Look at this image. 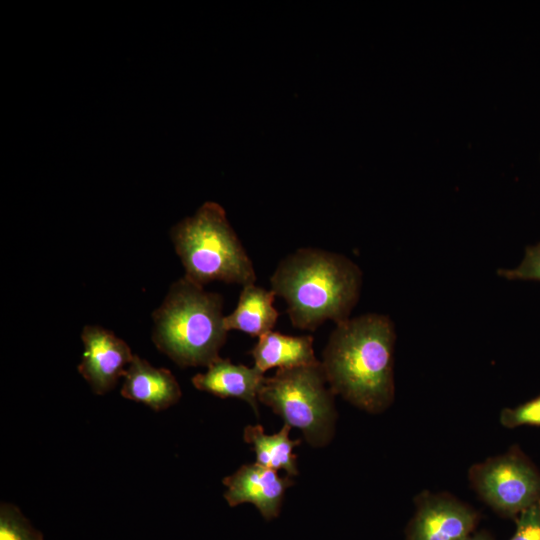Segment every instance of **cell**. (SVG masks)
Wrapping results in <instances>:
<instances>
[{
  "instance_id": "1",
  "label": "cell",
  "mask_w": 540,
  "mask_h": 540,
  "mask_svg": "<svg viewBox=\"0 0 540 540\" xmlns=\"http://www.w3.org/2000/svg\"><path fill=\"white\" fill-rule=\"evenodd\" d=\"M395 326L387 315L367 313L337 324L322 352V369L335 395L372 414L395 397Z\"/></svg>"
},
{
  "instance_id": "2",
  "label": "cell",
  "mask_w": 540,
  "mask_h": 540,
  "mask_svg": "<svg viewBox=\"0 0 540 540\" xmlns=\"http://www.w3.org/2000/svg\"><path fill=\"white\" fill-rule=\"evenodd\" d=\"M270 284L286 301L291 324L314 331L327 320L337 325L350 318L360 297L362 271L343 254L302 247L278 263Z\"/></svg>"
},
{
  "instance_id": "3",
  "label": "cell",
  "mask_w": 540,
  "mask_h": 540,
  "mask_svg": "<svg viewBox=\"0 0 540 540\" xmlns=\"http://www.w3.org/2000/svg\"><path fill=\"white\" fill-rule=\"evenodd\" d=\"M224 317L222 296L184 276L153 312L154 344L180 367H208L227 339Z\"/></svg>"
},
{
  "instance_id": "4",
  "label": "cell",
  "mask_w": 540,
  "mask_h": 540,
  "mask_svg": "<svg viewBox=\"0 0 540 540\" xmlns=\"http://www.w3.org/2000/svg\"><path fill=\"white\" fill-rule=\"evenodd\" d=\"M185 277L204 287L212 281L248 285L256 273L221 205L208 201L170 231Z\"/></svg>"
},
{
  "instance_id": "5",
  "label": "cell",
  "mask_w": 540,
  "mask_h": 540,
  "mask_svg": "<svg viewBox=\"0 0 540 540\" xmlns=\"http://www.w3.org/2000/svg\"><path fill=\"white\" fill-rule=\"evenodd\" d=\"M321 361L317 364L277 369L266 377L258 401L270 407L290 427L302 431L313 447L333 438L337 418L334 393L326 387Z\"/></svg>"
},
{
  "instance_id": "6",
  "label": "cell",
  "mask_w": 540,
  "mask_h": 540,
  "mask_svg": "<svg viewBox=\"0 0 540 540\" xmlns=\"http://www.w3.org/2000/svg\"><path fill=\"white\" fill-rule=\"evenodd\" d=\"M468 477L478 496L502 517L516 519L540 503V471L518 447L474 464Z\"/></svg>"
},
{
  "instance_id": "7",
  "label": "cell",
  "mask_w": 540,
  "mask_h": 540,
  "mask_svg": "<svg viewBox=\"0 0 540 540\" xmlns=\"http://www.w3.org/2000/svg\"><path fill=\"white\" fill-rule=\"evenodd\" d=\"M416 511L406 540H465L478 523V513L448 493L424 491L415 498Z\"/></svg>"
},
{
  "instance_id": "8",
  "label": "cell",
  "mask_w": 540,
  "mask_h": 540,
  "mask_svg": "<svg viewBox=\"0 0 540 540\" xmlns=\"http://www.w3.org/2000/svg\"><path fill=\"white\" fill-rule=\"evenodd\" d=\"M81 339L84 351L78 371L94 393L103 395L124 376L134 355L124 340L100 326H85Z\"/></svg>"
},
{
  "instance_id": "9",
  "label": "cell",
  "mask_w": 540,
  "mask_h": 540,
  "mask_svg": "<svg viewBox=\"0 0 540 540\" xmlns=\"http://www.w3.org/2000/svg\"><path fill=\"white\" fill-rule=\"evenodd\" d=\"M222 483L227 487L224 498L229 506L251 503L266 520L279 515L285 492L294 484L289 476L280 477L257 463L242 465Z\"/></svg>"
},
{
  "instance_id": "10",
  "label": "cell",
  "mask_w": 540,
  "mask_h": 540,
  "mask_svg": "<svg viewBox=\"0 0 540 540\" xmlns=\"http://www.w3.org/2000/svg\"><path fill=\"white\" fill-rule=\"evenodd\" d=\"M266 377L255 366L234 364L230 359L218 358L205 373L192 378V384L200 391L220 398H237L246 401L258 415V395Z\"/></svg>"
},
{
  "instance_id": "11",
  "label": "cell",
  "mask_w": 540,
  "mask_h": 540,
  "mask_svg": "<svg viewBox=\"0 0 540 540\" xmlns=\"http://www.w3.org/2000/svg\"><path fill=\"white\" fill-rule=\"evenodd\" d=\"M123 377L121 395L155 411L165 410L181 398V388L168 369L156 368L137 355L133 356Z\"/></svg>"
},
{
  "instance_id": "12",
  "label": "cell",
  "mask_w": 540,
  "mask_h": 540,
  "mask_svg": "<svg viewBox=\"0 0 540 540\" xmlns=\"http://www.w3.org/2000/svg\"><path fill=\"white\" fill-rule=\"evenodd\" d=\"M250 353L254 366L263 373L272 368L287 369L320 362L315 357L311 335L290 336L270 331L258 338Z\"/></svg>"
},
{
  "instance_id": "13",
  "label": "cell",
  "mask_w": 540,
  "mask_h": 540,
  "mask_svg": "<svg viewBox=\"0 0 540 540\" xmlns=\"http://www.w3.org/2000/svg\"><path fill=\"white\" fill-rule=\"evenodd\" d=\"M275 296L272 290L256 286L255 283L243 286L236 308L224 317L225 329L239 330L258 338L273 331L279 318L273 305Z\"/></svg>"
},
{
  "instance_id": "14",
  "label": "cell",
  "mask_w": 540,
  "mask_h": 540,
  "mask_svg": "<svg viewBox=\"0 0 540 540\" xmlns=\"http://www.w3.org/2000/svg\"><path fill=\"white\" fill-rule=\"evenodd\" d=\"M291 427L287 424L275 434L267 435L261 425H250L244 429V441L252 446L257 464L272 469H283L288 476L298 474L296 455L293 450L301 441L289 437Z\"/></svg>"
},
{
  "instance_id": "15",
  "label": "cell",
  "mask_w": 540,
  "mask_h": 540,
  "mask_svg": "<svg viewBox=\"0 0 540 540\" xmlns=\"http://www.w3.org/2000/svg\"><path fill=\"white\" fill-rule=\"evenodd\" d=\"M0 540H44L42 533L13 504L0 506Z\"/></svg>"
},
{
  "instance_id": "16",
  "label": "cell",
  "mask_w": 540,
  "mask_h": 540,
  "mask_svg": "<svg viewBox=\"0 0 540 540\" xmlns=\"http://www.w3.org/2000/svg\"><path fill=\"white\" fill-rule=\"evenodd\" d=\"M506 428L523 425L540 427V395L513 408H504L499 417Z\"/></svg>"
},
{
  "instance_id": "17",
  "label": "cell",
  "mask_w": 540,
  "mask_h": 540,
  "mask_svg": "<svg viewBox=\"0 0 540 540\" xmlns=\"http://www.w3.org/2000/svg\"><path fill=\"white\" fill-rule=\"evenodd\" d=\"M498 276L509 280L540 281V242L527 246L520 265L514 269H499Z\"/></svg>"
},
{
  "instance_id": "18",
  "label": "cell",
  "mask_w": 540,
  "mask_h": 540,
  "mask_svg": "<svg viewBox=\"0 0 540 540\" xmlns=\"http://www.w3.org/2000/svg\"><path fill=\"white\" fill-rule=\"evenodd\" d=\"M516 520V529L509 540H540V503L521 512Z\"/></svg>"
},
{
  "instance_id": "19",
  "label": "cell",
  "mask_w": 540,
  "mask_h": 540,
  "mask_svg": "<svg viewBox=\"0 0 540 540\" xmlns=\"http://www.w3.org/2000/svg\"><path fill=\"white\" fill-rule=\"evenodd\" d=\"M465 540H494V539L489 533H487L485 531H481V532H477L475 534H471Z\"/></svg>"
}]
</instances>
